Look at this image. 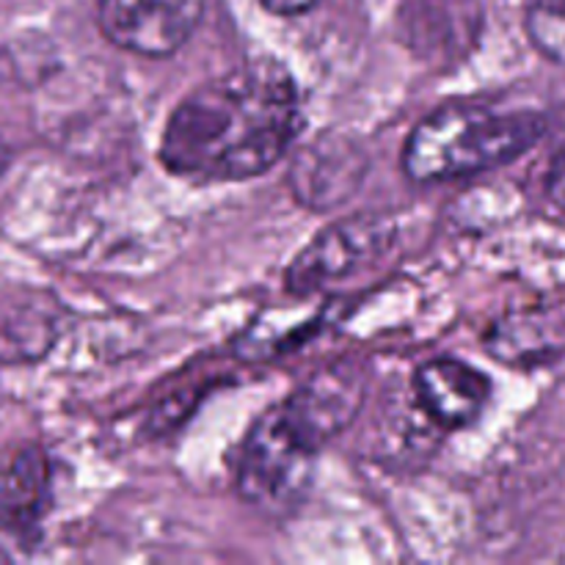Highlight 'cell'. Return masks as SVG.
<instances>
[{"instance_id": "obj_1", "label": "cell", "mask_w": 565, "mask_h": 565, "mask_svg": "<svg viewBox=\"0 0 565 565\" xmlns=\"http://www.w3.org/2000/svg\"><path fill=\"white\" fill-rule=\"evenodd\" d=\"M303 127L292 77L270 61L193 88L166 121L160 160L191 182H243L274 169Z\"/></svg>"}, {"instance_id": "obj_2", "label": "cell", "mask_w": 565, "mask_h": 565, "mask_svg": "<svg viewBox=\"0 0 565 565\" xmlns=\"http://www.w3.org/2000/svg\"><path fill=\"white\" fill-rule=\"evenodd\" d=\"M535 114H500L486 105L450 103L425 116L403 147V171L414 182H447L522 158L544 136Z\"/></svg>"}, {"instance_id": "obj_3", "label": "cell", "mask_w": 565, "mask_h": 565, "mask_svg": "<svg viewBox=\"0 0 565 565\" xmlns=\"http://www.w3.org/2000/svg\"><path fill=\"white\" fill-rule=\"evenodd\" d=\"M323 441L301 423L290 403L265 412L246 434L237 456L235 486L263 511L281 513L303 500Z\"/></svg>"}, {"instance_id": "obj_4", "label": "cell", "mask_w": 565, "mask_h": 565, "mask_svg": "<svg viewBox=\"0 0 565 565\" xmlns=\"http://www.w3.org/2000/svg\"><path fill=\"white\" fill-rule=\"evenodd\" d=\"M207 0H97L99 31L147 58L177 53L199 28Z\"/></svg>"}, {"instance_id": "obj_5", "label": "cell", "mask_w": 565, "mask_h": 565, "mask_svg": "<svg viewBox=\"0 0 565 565\" xmlns=\"http://www.w3.org/2000/svg\"><path fill=\"white\" fill-rule=\"evenodd\" d=\"M392 226L381 218H351L320 232L287 270V287L292 292H312L329 281L353 274L359 265L384 252Z\"/></svg>"}, {"instance_id": "obj_6", "label": "cell", "mask_w": 565, "mask_h": 565, "mask_svg": "<svg viewBox=\"0 0 565 565\" xmlns=\"http://www.w3.org/2000/svg\"><path fill=\"white\" fill-rule=\"evenodd\" d=\"M417 401L445 428L475 423L491 395V381L480 370L456 359L425 362L414 375Z\"/></svg>"}, {"instance_id": "obj_7", "label": "cell", "mask_w": 565, "mask_h": 565, "mask_svg": "<svg viewBox=\"0 0 565 565\" xmlns=\"http://www.w3.org/2000/svg\"><path fill=\"white\" fill-rule=\"evenodd\" d=\"M287 403L301 417V423L320 441H326L353 419L362 403V384L351 370H329L315 375Z\"/></svg>"}, {"instance_id": "obj_8", "label": "cell", "mask_w": 565, "mask_h": 565, "mask_svg": "<svg viewBox=\"0 0 565 565\" xmlns=\"http://www.w3.org/2000/svg\"><path fill=\"white\" fill-rule=\"evenodd\" d=\"M486 348L508 364L552 362L565 351V323L546 312L508 315L489 331Z\"/></svg>"}, {"instance_id": "obj_9", "label": "cell", "mask_w": 565, "mask_h": 565, "mask_svg": "<svg viewBox=\"0 0 565 565\" xmlns=\"http://www.w3.org/2000/svg\"><path fill=\"white\" fill-rule=\"evenodd\" d=\"M348 147H326V141L315 143L309 154H301L296 163V193L301 202L312 207H331L342 202L356 180L362 177V163Z\"/></svg>"}, {"instance_id": "obj_10", "label": "cell", "mask_w": 565, "mask_h": 565, "mask_svg": "<svg viewBox=\"0 0 565 565\" xmlns=\"http://www.w3.org/2000/svg\"><path fill=\"white\" fill-rule=\"evenodd\" d=\"M44 463L36 452H22L0 483V519L3 524H25L36 516L44 491Z\"/></svg>"}, {"instance_id": "obj_11", "label": "cell", "mask_w": 565, "mask_h": 565, "mask_svg": "<svg viewBox=\"0 0 565 565\" xmlns=\"http://www.w3.org/2000/svg\"><path fill=\"white\" fill-rule=\"evenodd\" d=\"M524 28L541 55L565 64V0H533L524 14Z\"/></svg>"}, {"instance_id": "obj_12", "label": "cell", "mask_w": 565, "mask_h": 565, "mask_svg": "<svg viewBox=\"0 0 565 565\" xmlns=\"http://www.w3.org/2000/svg\"><path fill=\"white\" fill-rule=\"evenodd\" d=\"M270 14H281V17H296L303 14V11L315 9L318 0H259Z\"/></svg>"}]
</instances>
